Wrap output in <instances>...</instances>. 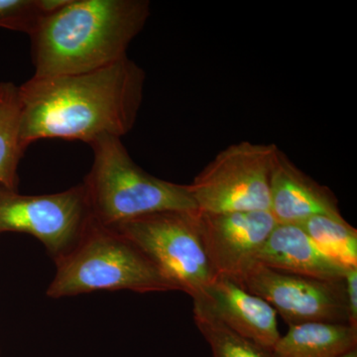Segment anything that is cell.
<instances>
[{
    "label": "cell",
    "mask_w": 357,
    "mask_h": 357,
    "mask_svg": "<svg viewBox=\"0 0 357 357\" xmlns=\"http://www.w3.org/2000/svg\"><path fill=\"white\" fill-rule=\"evenodd\" d=\"M145 79L128 57L83 74L32 77L18 86L23 146L55 138L89 145L105 135L121 138L137 121Z\"/></svg>",
    "instance_id": "1"
},
{
    "label": "cell",
    "mask_w": 357,
    "mask_h": 357,
    "mask_svg": "<svg viewBox=\"0 0 357 357\" xmlns=\"http://www.w3.org/2000/svg\"><path fill=\"white\" fill-rule=\"evenodd\" d=\"M149 15L147 0H64L29 35L33 77L83 74L128 57Z\"/></svg>",
    "instance_id": "2"
},
{
    "label": "cell",
    "mask_w": 357,
    "mask_h": 357,
    "mask_svg": "<svg viewBox=\"0 0 357 357\" xmlns=\"http://www.w3.org/2000/svg\"><path fill=\"white\" fill-rule=\"evenodd\" d=\"M89 146L93 164L83 185L95 222L112 227L151 213L198 211L187 185L162 180L141 169L121 138L102 136Z\"/></svg>",
    "instance_id": "3"
},
{
    "label": "cell",
    "mask_w": 357,
    "mask_h": 357,
    "mask_svg": "<svg viewBox=\"0 0 357 357\" xmlns=\"http://www.w3.org/2000/svg\"><path fill=\"white\" fill-rule=\"evenodd\" d=\"M56 263L57 272L47 290L55 299L96 291H177L134 244L93 218L79 241Z\"/></svg>",
    "instance_id": "4"
},
{
    "label": "cell",
    "mask_w": 357,
    "mask_h": 357,
    "mask_svg": "<svg viewBox=\"0 0 357 357\" xmlns=\"http://www.w3.org/2000/svg\"><path fill=\"white\" fill-rule=\"evenodd\" d=\"M109 227L134 244L192 301L217 278L202 241L198 211L151 213Z\"/></svg>",
    "instance_id": "5"
},
{
    "label": "cell",
    "mask_w": 357,
    "mask_h": 357,
    "mask_svg": "<svg viewBox=\"0 0 357 357\" xmlns=\"http://www.w3.org/2000/svg\"><path fill=\"white\" fill-rule=\"evenodd\" d=\"M279 148L241 141L222 150L187 185L199 213L269 211L270 175Z\"/></svg>",
    "instance_id": "6"
},
{
    "label": "cell",
    "mask_w": 357,
    "mask_h": 357,
    "mask_svg": "<svg viewBox=\"0 0 357 357\" xmlns=\"http://www.w3.org/2000/svg\"><path fill=\"white\" fill-rule=\"evenodd\" d=\"M91 220L83 184L38 196L0 185V234L23 232L36 237L55 260L79 241Z\"/></svg>",
    "instance_id": "7"
},
{
    "label": "cell",
    "mask_w": 357,
    "mask_h": 357,
    "mask_svg": "<svg viewBox=\"0 0 357 357\" xmlns=\"http://www.w3.org/2000/svg\"><path fill=\"white\" fill-rule=\"evenodd\" d=\"M241 285L266 301L288 326L312 321L349 324L344 281L286 273L256 261Z\"/></svg>",
    "instance_id": "8"
},
{
    "label": "cell",
    "mask_w": 357,
    "mask_h": 357,
    "mask_svg": "<svg viewBox=\"0 0 357 357\" xmlns=\"http://www.w3.org/2000/svg\"><path fill=\"white\" fill-rule=\"evenodd\" d=\"M198 218L204 250L215 277L238 284L277 225L269 211H198Z\"/></svg>",
    "instance_id": "9"
},
{
    "label": "cell",
    "mask_w": 357,
    "mask_h": 357,
    "mask_svg": "<svg viewBox=\"0 0 357 357\" xmlns=\"http://www.w3.org/2000/svg\"><path fill=\"white\" fill-rule=\"evenodd\" d=\"M199 303L225 326L263 349L271 351L281 337L277 312L269 304L241 284L215 278Z\"/></svg>",
    "instance_id": "10"
},
{
    "label": "cell",
    "mask_w": 357,
    "mask_h": 357,
    "mask_svg": "<svg viewBox=\"0 0 357 357\" xmlns=\"http://www.w3.org/2000/svg\"><path fill=\"white\" fill-rule=\"evenodd\" d=\"M270 208L277 223L297 225L314 215L344 218L337 199L301 171L280 149L270 175Z\"/></svg>",
    "instance_id": "11"
},
{
    "label": "cell",
    "mask_w": 357,
    "mask_h": 357,
    "mask_svg": "<svg viewBox=\"0 0 357 357\" xmlns=\"http://www.w3.org/2000/svg\"><path fill=\"white\" fill-rule=\"evenodd\" d=\"M265 266L319 280L344 281L347 269L324 252L299 225L277 223L256 255Z\"/></svg>",
    "instance_id": "12"
},
{
    "label": "cell",
    "mask_w": 357,
    "mask_h": 357,
    "mask_svg": "<svg viewBox=\"0 0 357 357\" xmlns=\"http://www.w3.org/2000/svg\"><path fill=\"white\" fill-rule=\"evenodd\" d=\"M357 349V330L349 324L289 326L271 349L272 357H335Z\"/></svg>",
    "instance_id": "13"
},
{
    "label": "cell",
    "mask_w": 357,
    "mask_h": 357,
    "mask_svg": "<svg viewBox=\"0 0 357 357\" xmlns=\"http://www.w3.org/2000/svg\"><path fill=\"white\" fill-rule=\"evenodd\" d=\"M26 149L20 137L18 86L0 83V185L18 191V168Z\"/></svg>",
    "instance_id": "14"
},
{
    "label": "cell",
    "mask_w": 357,
    "mask_h": 357,
    "mask_svg": "<svg viewBox=\"0 0 357 357\" xmlns=\"http://www.w3.org/2000/svg\"><path fill=\"white\" fill-rule=\"evenodd\" d=\"M299 227L333 259L347 267H357V230L344 218L314 215Z\"/></svg>",
    "instance_id": "15"
},
{
    "label": "cell",
    "mask_w": 357,
    "mask_h": 357,
    "mask_svg": "<svg viewBox=\"0 0 357 357\" xmlns=\"http://www.w3.org/2000/svg\"><path fill=\"white\" fill-rule=\"evenodd\" d=\"M194 321L210 345L213 357H272L271 352L232 331L199 303L194 302Z\"/></svg>",
    "instance_id": "16"
},
{
    "label": "cell",
    "mask_w": 357,
    "mask_h": 357,
    "mask_svg": "<svg viewBox=\"0 0 357 357\" xmlns=\"http://www.w3.org/2000/svg\"><path fill=\"white\" fill-rule=\"evenodd\" d=\"M64 0H0V28L30 35Z\"/></svg>",
    "instance_id": "17"
},
{
    "label": "cell",
    "mask_w": 357,
    "mask_h": 357,
    "mask_svg": "<svg viewBox=\"0 0 357 357\" xmlns=\"http://www.w3.org/2000/svg\"><path fill=\"white\" fill-rule=\"evenodd\" d=\"M349 325L357 330V267L347 269L344 279Z\"/></svg>",
    "instance_id": "18"
},
{
    "label": "cell",
    "mask_w": 357,
    "mask_h": 357,
    "mask_svg": "<svg viewBox=\"0 0 357 357\" xmlns=\"http://www.w3.org/2000/svg\"><path fill=\"white\" fill-rule=\"evenodd\" d=\"M335 357H357V349H352V351L347 352V354H342Z\"/></svg>",
    "instance_id": "19"
}]
</instances>
